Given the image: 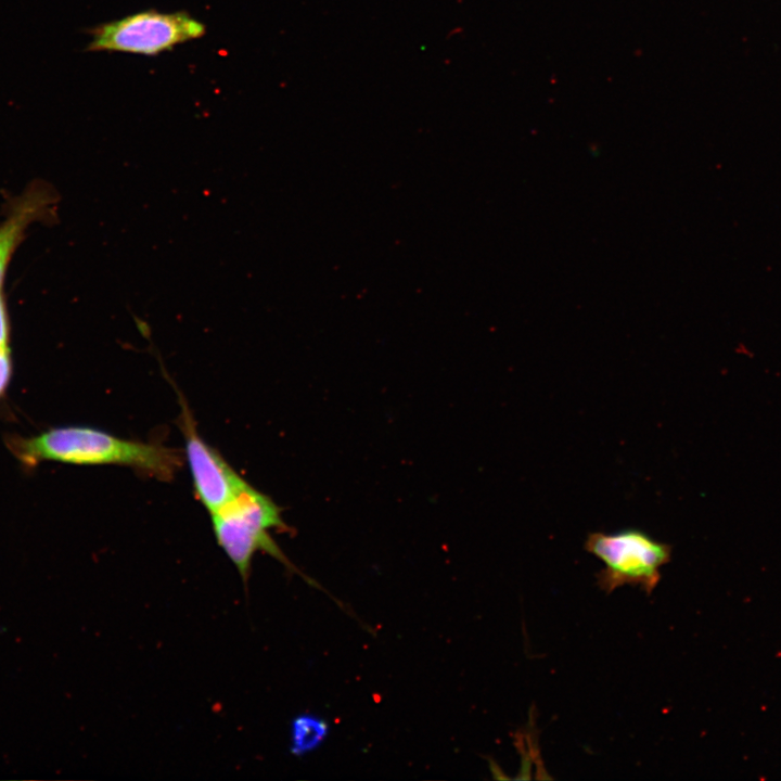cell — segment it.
Instances as JSON below:
<instances>
[{
  "label": "cell",
  "instance_id": "cell-3",
  "mask_svg": "<svg viewBox=\"0 0 781 781\" xmlns=\"http://www.w3.org/2000/svg\"><path fill=\"white\" fill-rule=\"evenodd\" d=\"M89 52H123L155 56L179 44L200 39L206 25L188 12H136L89 28Z\"/></svg>",
  "mask_w": 781,
  "mask_h": 781
},
{
  "label": "cell",
  "instance_id": "cell-9",
  "mask_svg": "<svg viewBox=\"0 0 781 781\" xmlns=\"http://www.w3.org/2000/svg\"><path fill=\"white\" fill-rule=\"evenodd\" d=\"M11 347V321L3 289L0 290V348Z\"/></svg>",
  "mask_w": 781,
  "mask_h": 781
},
{
  "label": "cell",
  "instance_id": "cell-5",
  "mask_svg": "<svg viewBox=\"0 0 781 781\" xmlns=\"http://www.w3.org/2000/svg\"><path fill=\"white\" fill-rule=\"evenodd\" d=\"M179 426L184 437V459L189 464L193 487L209 514L230 502L247 484L223 457L199 434L196 422L182 395Z\"/></svg>",
  "mask_w": 781,
  "mask_h": 781
},
{
  "label": "cell",
  "instance_id": "cell-4",
  "mask_svg": "<svg viewBox=\"0 0 781 781\" xmlns=\"http://www.w3.org/2000/svg\"><path fill=\"white\" fill-rule=\"evenodd\" d=\"M584 548L604 563L597 584L606 593L629 585L651 594L661 580V568L671 560V546L636 528L590 533Z\"/></svg>",
  "mask_w": 781,
  "mask_h": 781
},
{
  "label": "cell",
  "instance_id": "cell-7",
  "mask_svg": "<svg viewBox=\"0 0 781 781\" xmlns=\"http://www.w3.org/2000/svg\"><path fill=\"white\" fill-rule=\"evenodd\" d=\"M328 733L324 721L313 716L303 715L293 721L292 752L304 754L318 746Z\"/></svg>",
  "mask_w": 781,
  "mask_h": 781
},
{
  "label": "cell",
  "instance_id": "cell-6",
  "mask_svg": "<svg viewBox=\"0 0 781 781\" xmlns=\"http://www.w3.org/2000/svg\"><path fill=\"white\" fill-rule=\"evenodd\" d=\"M57 202L55 191L50 184L34 181L14 199L4 219L0 222V290L20 244L25 239L29 227L51 217L52 208Z\"/></svg>",
  "mask_w": 781,
  "mask_h": 781
},
{
  "label": "cell",
  "instance_id": "cell-10",
  "mask_svg": "<svg viewBox=\"0 0 781 781\" xmlns=\"http://www.w3.org/2000/svg\"><path fill=\"white\" fill-rule=\"evenodd\" d=\"M132 317H133V319H135V321H136V324H137L138 329L141 331V333H142L145 337H149V336H150L149 324L145 323L143 320L137 318L135 315H132Z\"/></svg>",
  "mask_w": 781,
  "mask_h": 781
},
{
  "label": "cell",
  "instance_id": "cell-8",
  "mask_svg": "<svg viewBox=\"0 0 781 781\" xmlns=\"http://www.w3.org/2000/svg\"><path fill=\"white\" fill-rule=\"evenodd\" d=\"M13 375V357L11 347L0 348V401L4 397Z\"/></svg>",
  "mask_w": 781,
  "mask_h": 781
},
{
  "label": "cell",
  "instance_id": "cell-2",
  "mask_svg": "<svg viewBox=\"0 0 781 781\" xmlns=\"http://www.w3.org/2000/svg\"><path fill=\"white\" fill-rule=\"evenodd\" d=\"M210 517L217 543L234 564L244 582L251 573L252 559L258 550L299 573L269 535L271 528H286L281 509L269 496L248 483Z\"/></svg>",
  "mask_w": 781,
  "mask_h": 781
},
{
  "label": "cell",
  "instance_id": "cell-1",
  "mask_svg": "<svg viewBox=\"0 0 781 781\" xmlns=\"http://www.w3.org/2000/svg\"><path fill=\"white\" fill-rule=\"evenodd\" d=\"M4 445L25 470L42 462L75 465H124L163 482L182 468L180 450L155 443L120 438L87 425L50 427L37 435L7 434Z\"/></svg>",
  "mask_w": 781,
  "mask_h": 781
}]
</instances>
